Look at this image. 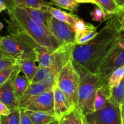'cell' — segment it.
<instances>
[{"label":"cell","mask_w":124,"mask_h":124,"mask_svg":"<svg viewBox=\"0 0 124 124\" xmlns=\"http://www.w3.org/2000/svg\"><path fill=\"white\" fill-rule=\"evenodd\" d=\"M17 65L18 61L16 60L0 55V71Z\"/></svg>","instance_id":"cell-28"},{"label":"cell","mask_w":124,"mask_h":124,"mask_svg":"<svg viewBox=\"0 0 124 124\" xmlns=\"http://www.w3.org/2000/svg\"><path fill=\"white\" fill-rule=\"evenodd\" d=\"M0 39H1V37H0Z\"/></svg>","instance_id":"cell-44"},{"label":"cell","mask_w":124,"mask_h":124,"mask_svg":"<svg viewBox=\"0 0 124 124\" xmlns=\"http://www.w3.org/2000/svg\"><path fill=\"white\" fill-rule=\"evenodd\" d=\"M0 4L6 6L7 10H12L16 7L15 0H0Z\"/></svg>","instance_id":"cell-32"},{"label":"cell","mask_w":124,"mask_h":124,"mask_svg":"<svg viewBox=\"0 0 124 124\" xmlns=\"http://www.w3.org/2000/svg\"><path fill=\"white\" fill-rule=\"evenodd\" d=\"M51 3L62 9H66L70 12L77 11L79 4L76 0H50Z\"/></svg>","instance_id":"cell-25"},{"label":"cell","mask_w":124,"mask_h":124,"mask_svg":"<svg viewBox=\"0 0 124 124\" xmlns=\"http://www.w3.org/2000/svg\"><path fill=\"white\" fill-rule=\"evenodd\" d=\"M54 99V115L56 119H61L63 116L76 109L67 96L57 86L53 87Z\"/></svg>","instance_id":"cell-10"},{"label":"cell","mask_w":124,"mask_h":124,"mask_svg":"<svg viewBox=\"0 0 124 124\" xmlns=\"http://www.w3.org/2000/svg\"><path fill=\"white\" fill-rule=\"evenodd\" d=\"M16 6L21 8L48 9L53 4L46 0H15Z\"/></svg>","instance_id":"cell-20"},{"label":"cell","mask_w":124,"mask_h":124,"mask_svg":"<svg viewBox=\"0 0 124 124\" xmlns=\"http://www.w3.org/2000/svg\"><path fill=\"white\" fill-rule=\"evenodd\" d=\"M79 82V74L74 66L72 59L57 74L56 86L65 93L76 108Z\"/></svg>","instance_id":"cell-5"},{"label":"cell","mask_w":124,"mask_h":124,"mask_svg":"<svg viewBox=\"0 0 124 124\" xmlns=\"http://www.w3.org/2000/svg\"><path fill=\"white\" fill-rule=\"evenodd\" d=\"M0 55L17 61L32 60L37 62L35 50L22 40L11 35L1 37Z\"/></svg>","instance_id":"cell-4"},{"label":"cell","mask_w":124,"mask_h":124,"mask_svg":"<svg viewBox=\"0 0 124 124\" xmlns=\"http://www.w3.org/2000/svg\"><path fill=\"white\" fill-rule=\"evenodd\" d=\"M53 88L49 89L30 101L24 109L34 111L47 112L54 114ZM55 116V115H54Z\"/></svg>","instance_id":"cell-9"},{"label":"cell","mask_w":124,"mask_h":124,"mask_svg":"<svg viewBox=\"0 0 124 124\" xmlns=\"http://www.w3.org/2000/svg\"><path fill=\"white\" fill-rule=\"evenodd\" d=\"M20 72V69H17L9 80L0 86V101L4 103L10 111L18 108V101L15 94L14 88V80L18 73Z\"/></svg>","instance_id":"cell-11"},{"label":"cell","mask_w":124,"mask_h":124,"mask_svg":"<svg viewBox=\"0 0 124 124\" xmlns=\"http://www.w3.org/2000/svg\"><path fill=\"white\" fill-rule=\"evenodd\" d=\"M124 100V77L117 86L111 88V96L108 102L120 107Z\"/></svg>","instance_id":"cell-21"},{"label":"cell","mask_w":124,"mask_h":124,"mask_svg":"<svg viewBox=\"0 0 124 124\" xmlns=\"http://www.w3.org/2000/svg\"><path fill=\"white\" fill-rule=\"evenodd\" d=\"M7 11L9 35L22 40L35 52L42 47L50 51L59 47V43L51 32L43 24L32 20L23 8L16 6Z\"/></svg>","instance_id":"cell-2"},{"label":"cell","mask_w":124,"mask_h":124,"mask_svg":"<svg viewBox=\"0 0 124 124\" xmlns=\"http://www.w3.org/2000/svg\"><path fill=\"white\" fill-rule=\"evenodd\" d=\"M32 20L35 22L43 24L47 29L49 27V22L52 18V15L48 9H32V8H23Z\"/></svg>","instance_id":"cell-14"},{"label":"cell","mask_w":124,"mask_h":124,"mask_svg":"<svg viewBox=\"0 0 124 124\" xmlns=\"http://www.w3.org/2000/svg\"><path fill=\"white\" fill-rule=\"evenodd\" d=\"M72 62L80 76L76 109L85 116L94 111V104L96 91L105 82L102 80L97 74L89 72L73 60Z\"/></svg>","instance_id":"cell-3"},{"label":"cell","mask_w":124,"mask_h":124,"mask_svg":"<svg viewBox=\"0 0 124 124\" xmlns=\"http://www.w3.org/2000/svg\"><path fill=\"white\" fill-rule=\"evenodd\" d=\"M124 11L107 17L104 27L91 41L72 47V60L86 71L96 73L103 58L116 45L123 33Z\"/></svg>","instance_id":"cell-1"},{"label":"cell","mask_w":124,"mask_h":124,"mask_svg":"<svg viewBox=\"0 0 124 124\" xmlns=\"http://www.w3.org/2000/svg\"><path fill=\"white\" fill-rule=\"evenodd\" d=\"M83 120H84V124H88V123H87L85 121V119H84V117H83Z\"/></svg>","instance_id":"cell-42"},{"label":"cell","mask_w":124,"mask_h":124,"mask_svg":"<svg viewBox=\"0 0 124 124\" xmlns=\"http://www.w3.org/2000/svg\"><path fill=\"white\" fill-rule=\"evenodd\" d=\"M49 89L51 88L42 83L31 82L23 96L18 101V107L20 109H24L30 101Z\"/></svg>","instance_id":"cell-12"},{"label":"cell","mask_w":124,"mask_h":124,"mask_svg":"<svg viewBox=\"0 0 124 124\" xmlns=\"http://www.w3.org/2000/svg\"><path fill=\"white\" fill-rule=\"evenodd\" d=\"M122 29L123 31H124V11L123 13V23H122Z\"/></svg>","instance_id":"cell-40"},{"label":"cell","mask_w":124,"mask_h":124,"mask_svg":"<svg viewBox=\"0 0 124 124\" xmlns=\"http://www.w3.org/2000/svg\"><path fill=\"white\" fill-rule=\"evenodd\" d=\"M124 77V65L114 70L108 77L106 82L110 88L116 87L120 83Z\"/></svg>","instance_id":"cell-24"},{"label":"cell","mask_w":124,"mask_h":124,"mask_svg":"<svg viewBox=\"0 0 124 124\" xmlns=\"http://www.w3.org/2000/svg\"><path fill=\"white\" fill-rule=\"evenodd\" d=\"M31 83V81L23 73L20 71L18 73L13 82L15 94L17 101H18L20 97L23 96Z\"/></svg>","instance_id":"cell-17"},{"label":"cell","mask_w":124,"mask_h":124,"mask_svg":"<svg viewBox=\"0 0 124 124\" xmlns=\"http://www.w3.org/2000/svg\"><path fill=\"white\" fill-rule=\"evenodd\" d=\"M19 68V65H15L0 71V86L8 82L14 72Z\"/></svg>","instance_id":"cell-27"},{"label":"cell","mask_w":124,"mask_h":124,"mask_svg":"<svg viewBox=\"0 0 124 124\" xmlns=\"http://www.w3.org/2000/svg\"><path fill=\"white\" fill-rule=\"evenodd\" d=\"M120 117H121L122 124H124V103L120 106Z\"/></svg>","instance_id":"cell-36"},{"label":"cell","mask_w":124,"mask_h":124,"mask_svg":"<svg viewBox=\"0 0 124 124\" xmlns=\"http://www.w3.org/2000/svg\"><path fill=\"white\" fill-rule=\"evenodd\" d=\"M76 1L80 4V3H90L92 4H94L98 7V4L95 0H76Z\"/></svg>","instance_id":"cell-35"},{"label":"cell","mask_w":124,"mask_h":124,"mask_svg":"<svg viewBox=\"0 0 124 124\" xmlns=\"http://www.w3.org/2000/svg\"><path fill=\"white\" fill-rule=\"evenodd\" d=\"M84 119L89 124H122L120 107L108 102L103 108L87 115Z\"/></svg>","instance_id":"cell-7"},{"label":"cell","mask_w":124,"mask_h":124,"mask_svg":"<svg viewBox=\"0 0 124 124\" xmlns=\"http://www.w3.org/2000/svg\"><path fill=\"white\" fill-rule=\"evenodd\" d=\"M20 124H33L32 121L24 109H20Z\"/></svg>","instance_id":"cell-30"},{"label":"cell","mask_w":124,"mask_h":124,"mask_svg":"<svg viewBox=\"0 0 124 124\" xmlns=\"http://www.w3.org/2000/svg\"><path fill=\"white\" fill-rule=\"evenodd\" d=\"M90 14L91 15L93 21H97V22H100L102 20H105L109 16L107 14H106L102 9H100L98 7H97V8H96L94 10L91 12Z\"/></svg>","instance_id":"cell-29"},{"label":"cell","mask_w":124,"mask_h":124,"mask_svg":"<svg viewBox=\"0 0 124 124\" xmlns=\"http://www.w3.org/2000/svg\"><path fill=\"white\" fill-rule=\"evenodd\" d=\"M98 4V8L102 9L108 15L118 14L123 10L117 5L114 0H95Z\"/></svg>","instance_id":"cell-23"},{"label":"cell","mask_w":124,"mask_h":124,"mask_svg":"<svg viewBox=\"0 0 124 124\" xmlns=\"http://www.w3.org/2000/svg\"><path fill=\"white\" fill-rule=\"evenodd\" d=\"M0 124H20V108L13 109L6 116H0Z\"/></svg>","instance_id":"cell-26"},{"label":"cell","mask_w":124,"mask_h":124,"mask_svg":"<svg viewBox=\"0 0 124 124\" xmlns=\"http://www.w3.org/2000/svg\"><path fill=\"white\" fill-rule=\"evenodd\" d=\"M7 10L6 6L4 5H3V4H0V13L4 11V10Z\"/></svg>","instance_id":"cell-39"},{"label":"cell","mask_w":124,"mask_h":124,"mask_svg":"<svg viewBox=\"0 0 124 124\" xmlns=\"http://www.w3.org/2000/svg\"><path fill=\"white\" fill-rule=\"evenodd\" d=\"M124 65V31L116 45L110 50L98 66L96 74L106 82L112 72Z\"/></svg>","instance_id":"cell-6"},{"label":"cell","mask_w":124,"mask_h":124,"mask_svg":"<svg viewBox=\"0 0 124 124\" xmlns=\"http://www.w3.org/2000/svg\"><path fill=\"white\" fill-rule=\"evenodd\" d=\"M111 96V88L105 82L97 88L94 99V111L101 109L108 102Z\"/></svg>","instance_id":"cell-15"},{"label":"cell","mask_w":124,"mask_h":124,"mask_svg":"<svg viewBox=\"0 0 124 124\" xmlns=\"http://www.w3.org/2000/svg\"><path fill=\"white\" fill-rule=\"evenodd\" d=\"M3 27H4V26H3V24L1 22H0V31H1L2 29H3Z\"/></svg>","instance_id":"cell-41"},{"label":"cell","mask_w":124,"mask_h":124,"mask_svg":"<svg viewBox=\"0 0 124 124\" xmlns=\"http://www.w3.org/2000/svg\"><path fill=\"white\" fill-rule=\"evenodd\" d=\"M11 113L10 109L2 102L0 101V116H6Z\"/></svg>","instance_id":"cell-34"},{"label":"cell","mask_w":124,"mask_h":124,"mask_svg":"<svg viewBox=\"0 0 124 124\" xmlns=\"http://www.w3.org/2000/svg\"><path fill=\"white\" fill-rule=\"evenodd\" d=\"M49 30L58 41L60 46H74L76 32L73 26L59 21L52 16Z\"/></svg>","instance_id":"cell-8"},{"label":"cell","mask_w":124,"mask_h":124,"mask_svg":"<svg viewBox=\"0 0 124 124\" xmlns=\"http://www.w3.org/2000/svg\"><path fill=\"white\" fill-rule=\"evenodd\" d=\"M62 124H74V119L73 111L71 113L66 114L61 119H60Z\"/></svg>","instance_id":"cell-31"},{"label":"cell","mask_w":124,"mask_h":124,"mask_svg":"<svg viewBox=\"0 0 124 124\" xmlns=\"http://www.w3.org/2000/svg\"><path fill=\"white\" fill-rule=\"evenodd\" d=\"M123 103H124V102H123Z\"/></svg>","instance_id":"cell-43"},{"label":"cell","mask_w":124,"mask_h":124,"mask_svg":"<svg viewBox=\"0 0 124 124\" xmlns=\"http://www.w3.org/2000/svg\"><path fill=\"white\" fill-rule=\"evenodd\" d=\"M25 112L32 121L33 124H48L56 119L54 114L47 112L34 111L26 109H25Z\"/></svg>","instance_id":"cell-19"},{"label":"cell","mask_w":124,"mask_h":124,"mask_svg":"<svg viewBox=\"0 0 124 124\" xmlns=\"http://www.w3.org/2000/svg\"><path fill=\"white\" fill-rule=\"evenodd\" d=\"M50 13L54 18L62 21V22L67 23L72 26H74V25L77 23V21L80 20V18L77 15H73L72 14H68L62 10L53 7H50L49 9Z\"/></svg>","instance_id":"cell-18"},{"label":"cell","mask_w":124,"mask_h":124,"mask_svg":"<svg viewBox=\"0 0 124 124\" xmlns=\"http://www.w3.org/2000/svg\"><path fill=\"white\" fill-rule=\"evenodd\" d=\"M36 62H37L32 60L18 61L20 71L23 73L31 82L39 70V66L36 65Z\"/></svg>","instance_id":"cell-16"},{"label":"cell","mask_w":124,"mask_h":124,"mask_svg":"<svg viewBox=\"0 0 124 124\" xmlns=\"http://www.w3.org/2000/svg\"><path fill=\"white\" fill-rule=\"evenodd\" d=\"M61 124V121L60 120H59V119H55V120H54L53 121H52L51 122H50L49 124Z\"/></svg>","instance_id":"cell-38"},{"label":"cell","mask_w":124,"mask_h":124,"mask_svg":"<svg viewBox=\"0 0 124 124\" xmlns=\"http://www.w3.org/2000/svg\"><path fill=\"white\" fill-rule=\"evenodd\" d=\"M58 72L49 68L39 67L32 82L40 83L51 88L56 85V79Z\"/></svg>","instance_id":"cell-13"},{"label":"cell","mask_w":124,"mask_h":124,"mask_svg":"<svg viewBox=\"0 0 124 124\" xmlns=\"http://www.w3.org/2000/svg\"><path fill=\"white\" fill-rule=\"evenodd\" d=\"M73 113L74 124H84L83 116L77 109H75L73 111Z\"/></svg>","instance_id":"cell-33"},{"label":"cell","mask_w":124,"mask_h":124,"mask_svg":"<svg viewBox=\"0 0 124 124\" xmlns=\"http://www.w3.org/2000/svg\"><path fill=\"white\" fill-rule=\"evenodd\" d=\"M74 28L76 32V41L86 36L93 31L97 30V28L94 26L90 23L85 22L82 19H80L77 21V23L74 26Z\"/></svg>","instance_id":"cell-22"},{"label":"cell","mask_w":124,"mask_h":124,"mask_svg":"<svg viewBox=\"0 0 124 124\" xmlns=\"http://www.w3.org/2000/svg\"><path fill=\"white\" fill-rule=\"evenodd\" d=\"M114 1L120 8V9L124 11V0H114Z\"/></svg>","instance_id":"cell-37"}]
</instances>
